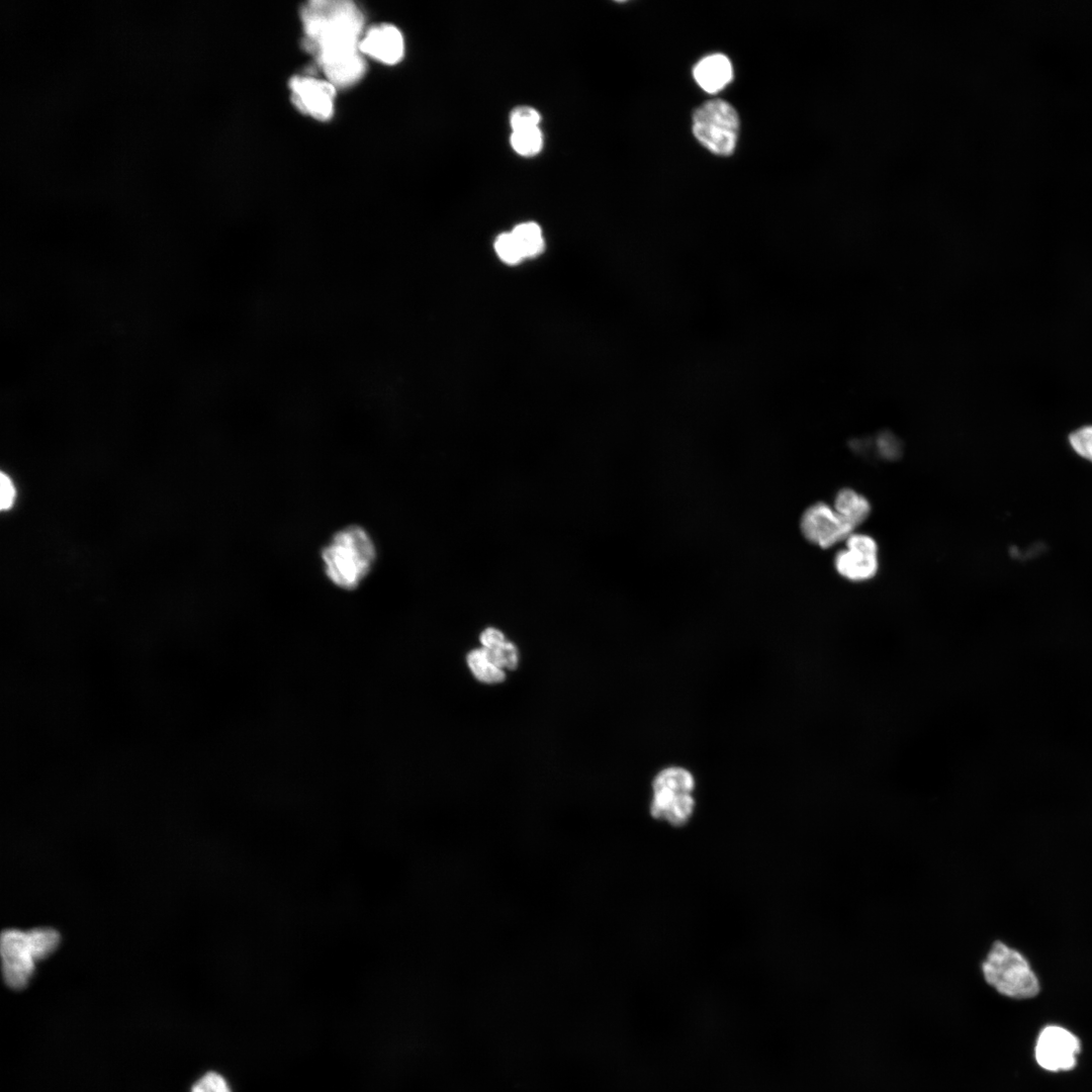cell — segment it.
Segmentation results:
<instances>
[{"mask_svg":"<svg viewBox=\"0 0 1092 1092\" xmlns=\"http://www.w3.org/2000/svg\"><path fill=\"white\" fill-rule=\"evenodd\" d=\"M800 527L802 534L809 542L824 549L846 540L855 529L824 503H816L809 507L802 515Z\"/></svg>","mask_w":1092,"mask_h":1092,"instance_id":"52a82bcc","label":"cell"},{"mask_svg":"<svg viewBox=\"0 0 1092 1092\" xmlns=\"http://www.w3.org/2000/svg\"><path fill=\"white\" fill-rule=\"evenodd\" d=\"M845 541L846 549L840 550L834 558L837 572L852 581L873 578L879 568L876 541L871 536L854 533Z\"/></svg>","mask_w":1092,"mask_h":1092,"instance_id":"ba28073f","label":"cell"},{"mask_svg":"<svg viewBox=\"0 0 1092 1092\" xmlns=\"http://www.w3.org/2000/svg\"><path fill=\"white\" fill-rule=\"evenodd\" d=\"M693 74L696 82L704 91L716 93L731 81L733 71L726 56L715 54L703 58L695 66Z\"/></svg>","mask_w":1092,"mask_h":1092,"instance_id":"7c38bea8","label":"cell"},{"mask_svg":"<svg viewBox=\"0 0 1092 1092\" xmlns=\"http://www.w3.org/2000/svg\"><path fill=\"white\" fill-rule=\"evenodd\" d=\"M694 775L682 766L660 769L651 783L650 815L669 825H686L694 814L696 799Z\"/></svg>","mask_w":1092,"mask_h":1092,"instance_id":"5b68a950","label":"cell"},{"mask_svg":"<svg viewBox=\"0 0 1092 1092\" xmlns=\"http://www.w3.org/2000/svg\"><path fill=\"white\" fill-rule=\"evenodd\" d=\"M982 975L998 993L1028 999L1037 995L1039 983L1026 958L1017 949L997 940L981 963Z\"/></svg>","mask_w":1092,"mask_h":1092,"instance_id":"277c9868","label":"cell"},{"mask_svg":"<svg viewBox=\"0 0 1092 1092\" xmlns=\"http://www.w3.org/2000/svg\"><path fill=\"white\" fill-rule=\"evenodd\" d=\"M543 142L544 138L540 127L512 130L510 138L512 149L525 158L538 155L543 148Z\"/></svg>","mask_w":1092,"mask_h":1092,"instance_id":"2e32d148","label":"cell"},{"mask_svg":"<svg viewBox=\"0 0 1092 1092\" xmlns=\"http://www.w3.org/2000/svg\"><path fill=\"white\" fill-rule=\"evenodd\" d=\"M494 248L499 258L506 263L517 264L524 258L512 233L499 235L495 240Z\"/></svg>","mask_w":1092,"mask_h":1092,"instance_id":"ffe728a7","label":"cell"},{"mask_svg":"<svg viewBox=\"0 0 1092 1092\" xmlns=\"http://www.w3.org/2000/svg\"><path fill=\"white\" fill-rule=\"evenodd\" d=\"M291 100L294 105L320 120L333 114L335 86L329 81L311 77H293L290 82Z\"/></svg>","mask_w":1092,"mask_h":1092,"instance_id":"30bf717a","label":"cell"},{"mask_svg":"<svg viewBox=\"0 0 1092 1092\" xmlns=\"http://www.w3.org/2000/svg\"><path fill=\"white\" fill-rule=\"evenodd\" d=\"M524 258L533 257L543 251L544 240L541 228L534 221L520 223L511 232Z\"/></svg>","mask_w":1092,"mask_h":1092,"instance_id":"9a60e30c","label":"cell"},{"mask_svg":"<svg viewBox=\"0 0 1092 1092\" xmlns=\"http://www.w3.org/2000/svg\"><path fill=\"white\" fill-rule=\"evenodd\" d=\"M467 662L473 674L481 681L496 684L505 679V672L493 664L482 649L472 650L467 655Z\"/></svg>","mask_w":1092,"mask_h":1092,"instance_id":"e0dca14e","label":"cell"},{"mask_svg":"<svg viewBox=\"0 0 1092 1092\" xmlns=\"http://www.w3.org/2000/svg\"><path fill=\"white\" fill-rule=\"evenodd\" d=\"M1071 449L1082 459L1092 463V425H1085L1068 436Z\"/></svg>","mask_w":1092,"mask_h":1092,"instance_id":"ac0fdd59","label":"cell"},{"mask_svg":"<svg viewBox=\"0 0 1092 1092\" xmlns=\"http://www.w3.org/2000/svg\"><path fill=\"white\" fill-rule=\"evenodd\" d=\"M300 15L304 47L328 81L345 87L361 79L365 73L359 50L363 15L357 6L346 0H315L306 3Z\"/></svg>","mask_w":1092,"mask_h":1092,"instance_id":"6da1fadb","label":"cell"},{"mask_svg":"<svg viewBox=\"0 0 1092 1092\" xmlns=\"http://www.w3.org/2000/svg\"><path fill=\"white\" fill-rule=\"evenodd\" d=\"M60 934L53 928H35L26 932L9 929L1 935L3 978L8 987L20 990L29 982L36 962L48 958L57 948Z\"/></svg>","mask_w":1092,"mask_h":1092,"instance_id":"3957f363","label":"cell"},{"mask_svg":"<svg viewBox=\"0 0 1092 1092\" xmlns=\"http://www.w3.org/2000/svg\"><path fill=\"white\" fill-rule=\"evenodd\" d=\"M359 50L384 64L393 65L403 57V37L395 26L382 24L367 31L360 40Z\"/></svg>","mask_w":1092,"mask_h":1092,"instance_id":"8fae6325","label":"cell"},{"mask_svg":"<svg viewBox=\"0 0 1092 1092\" xmlns=\"http://www.w3.org/2000/svg\"><path fill=\"white\" fill-rule=\"evenodd\" d=\"M512 130L540 127V112L529 105H519L512 109L509 115Z\"/></svg>","mask_w":1092,"mask_h":1092,"instance_id":"d6986e66","label":"cell"},{"mask_svg":"<svg viewBox=\"0 0 1092 1092\" xmlns=\"http://www.w3.org/2000/svg\"><path fill=\"white\" fill-rule=\"evenodd\" d=\"M191 1092H231V1089L221 1075L208 1072L193 1085Z\"/></svg>","mask_w":1092,"mask_h":1092,"instance_id":"44dd1931","label":"cell"},{"mask_svg":"<svg viewBox=\"0 0 1092 1092\" xmlns=\"http://www.w3.org/2000/svg\"><path fill=\"white\" fill-rule=\"evenodd\" d=\"M834 510L856 528L869 517L871 505L863 495L850 488H842L835 496Z\"/></svg>","mask_w":1092,"mask_h":1092,"instance_id":"5bb4252c","label":"cell"},{"mask_svg":"<svg viewBox=\"0 0 1092 1092\" xmlns=\"http://www.w3.org/2000/svg\"><path fill=\"white\" fill-rule=\"evenodd\" d=\"M0 491L1 510L5 511L10 509L15 498V489L11 479L3 472L1 473L0 477Z\"/></svg>","mask_w":1092,"mask_h":1092,"instance_id":"7402d4cb","label":"cell"},{"mask_svg":"<svg viewBox=\"0 0 1092 1092\" xmlns=\"http://www.w3.org/2000/svg\"><path fill=\"white\" fill-rule=\"evenodd\" d=\"M375 559L376 548L370 535L357 525L337 532L322 550L326 575L343 589L356 588L371 571Z\"/></svg>","mask_w":1092,"mask_h":1092,"instance_id":"7a4b0ae2","label":"cell"},{"mask_svg":"<svg viewBox=\"0 0 1092 1092\" xmlns=\"http://www.w3.org/2000/svg\"><path fill=\"white\" fill-rule=\"evenodd\" d=\"M1079 1050V1040L1073 1033L1060 1026H1048L1038 1036L1035 1058L1045 1070L1065 1071L1075 1066Z\"/></svg>","mask_w":1092,"mask_h":1092,"instance_id":"9c48e42d","label":"cell"},{"mask_svg":"<svg viewBox=\"0 0 1092 1092\" xmlns=\"http://www.w3.org/2000/svg\"><path fill=\"white\" fill-rule=\"evenodd\" d=\"M480 642L489 660L497 667L509 669L517 667V649L513 643L505 641V636L499 630L485 629L480 635Z\"/></svg>","mask_w":1092,"mask_h":1092,"instance_id":"4fadbf2b","label":"cell"},{"mask_svg":"<svg viewBox=\"0 0 1092 1092\" xmlns=\"http://www.w3.org/2000/svg\"><path fill=\"white\" fill-rule=\"evenodd\" d=\"M739 130L736 110L726 101L713 99L702 104L693 115L696 139L716 155L734 152Z\"/></svg>","mask_w":1092,"mask_h":1092,"instance_id":"8992f818","label":"cell"}]
</instances>
